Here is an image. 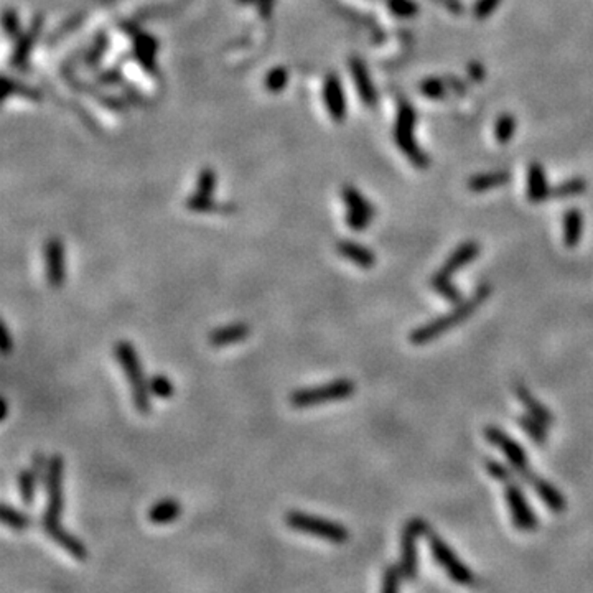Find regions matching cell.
Segmentation results:
<instances>
[{
    "instance_id": "obj_1",
    "label": "cell",
    "mask_w": 593,
    "mask_h": 593,
    "mask_svg": "<svg viewBox=\"0 0 593 593\" xmlns=\"http://www.w3.org/2000/svg\"><path fill=\"white\" fill-rule=\"evenodd\" d=\"M63 473L64 460L60 454H55L48 460V471L45 478L46 489V508L41 516V529L48 538L58 544L60 547L76 560L88 559V549L76 536L68 532L62 526V515L64 510V494H63Z\"/></svg>"
},
{
    "instance_id": "obj_2",
    "label": "cell",
    "mask_w": 593,
    "mask_h": 593,
    "mask_svg": "<svg viewBox=\"0 0 593 593\" xmlns=\"http://www.w3.org/2000/svg\"><path fill=\"white\" fill-rule=\"evenodd\" d=\"M489 295H491V286L483 284V286L476 288L475 293L470 298L461 300L460 303H455V308L452 312H448V314L415 328L409 336L410 343L415 344V347H420V344H427L428 342H432V340L447 333L448 330L454 328V326L468 319L476 308L482 305L484 300H488Z\"/></svg>"
},
{
    "instance_id": "obj_3",
    "label": "cell",
    "mask_w": 593,
    "mask_h": 593,
    "mask_svg": "<svg viewBox=\"0 0 593 593\" xmlns=\"http://www.w3.org/2000/svg\"><path fill=\"white\" fill-rule=\"evenodd\" d=\"M114 356L123 366L124 375L127 377L135 409L139 414L148 415L152 410V394L148 389V379L144 376L137 349L134 348L132 343L123 340V342L114 344Z\"/></svg>"
},
{
    "instance_id": "obj_4",
    "label": "cell",
    "mask_w": 593,
    "mask_h": 593,
    "mask_svg": "<svg viewBox=\"0 0 593 593\" xmlns=\"http://www.w3.org/2000/svg\"><path fill=\"white\" fill-rule=\"evenodd\" d=\"M354 391H356L354 382L347 379V377H342V379H335L321 386L302 387V389L293 391L288 396V403L295 409H307L314 407V405L349 399L354 394Z\"/></svg>"
},
{
    "instance_id": "obj_5",
    "label": "cell",
    "mask_w": 593,
    "mask_h": 593,
    "mask_svg": "<svg viewBox=\"0 0 593 593\" xmlns=\"http://www.w3.org/2000/svg\"><path fill=\"white\" fill-rule=\"evenodd\" d=\"M286 524L292 531L315 536V538L325 539L333 544H344L349 539V531L347 529V526L325 519V517L312 516L303 511H287Z\"/></svg>"
},
{
    "instance_id": "obj_6",
    "label": "cell",
    "mask_w": 593,
    "mask_h": 593,
    "mask_svg": "<svg viewBox=\"0 0 593 593\" xmlns=\"http://www.w3.org/2000/svg\"><path fill=\"white\" fill-rule=\"evenodd\" d=\"M415 124H417V114L410 104H400L398 119H396L394 139L398 147L405 153L410 163L417 168H427L431 165V158L426 152L417 146L415 140Z\"/></svg>"
},
{
    "instance_id": "obj_7",
    "label": "cell",
    "mask_w": 593,
    "mask_h": 593,
    "mask_svg": "<svg viewBox=\"0 0 593 593\" xmlns=\"http://www.w3.org/2000/svg\"><path fill=\"white\" fill-rule=\"evenodd\" d=\"M484 437L489 443H493L494 447H498L503 452V455L506 456L508 463L512 470L516 471L517 478H521L522 482H529V478L534 475V471L531 470L529 465V455L526 454V450L522 445L515 438L508 435L506 432L496 426H489L484 428Z\"/></svg>"
},
{
    "instance_id": "obj_8",
    "label": "cell",
    "mask_w": 593,
    "mask_h": 593,
    "mask_svg": "<svg viewBox=\"0 0 593 593\" xmlns=\"http://www.w3.org/2000/svg\"><path fill=\"white\" fill-rule=\"evenodd\" d=\"M427 538H428V547H431L433 559L440 564V567L447 572V575L450 577L455 583H460V585H473L475 583L473 572H471L470 568L466 567L459 557H456L454 549H452L450 545L440 538V536L433 534V532L431 531L427 532Z\"/></svg>"
},
{
    "instance_id": "obj_9",
    "label": "cell",
    "mask_w": 593,
    "mask_h": 593,
    "mask_svg": "<svg viewBox=\"0 0 593 593\" xmlns=\"http://www.w3.org/2000/svg\"><path fill=\"white\" fill-rule=\"evenodd\" d=\"M428 524L424 519L409 521L404 526L403 536H400V571L404 573V578L407 580H415L419 572V557H417V539L420 536H427Z\"/></svg>"
},
{
    "instance_id": "obj_10",
    "label": "cell",
    "mask_w": 593,
    "mask_h": 593,
    "mask_svg": "<svg viewBox=\"0 0 593 593\" xmlns=\"http://www.w3.org/2000/svg\"><path fill=\"white\" fill-rule=\"evenodd\" d=\"M504 494H506V503L510 508L512 524L522 532H534L538 529L539 521L536 517L534 510L522 493V488L516 480L504 483Z\"/></svg>"
},
{
    "instance_id": "obj_11",
    "label": "cell",
    "mask_w": 593,
    "mask_h": 593,
    "mask_svg": "<svg viewBox=\"0 0 593 593\" xmlns=\"http://www.w3.org/2000/svg\"><path fill=\"white\" fill-rule=\"evenodd\" d=\"M342 198L347 204V224L353 231H364L370 226L376 216V208L371 202H368L366 196L354 186H344L342 190Z\"/></svg>"
},
{
    "instance_id": "obj_12",
    "label": "cell",
    "mask_w": 593,
    "mask_h": 593,
    "mask_svg": "<svg viewBox=\"0 0 593 593\" xmlns=\"http://www.w3.org/2000/svg\"><path fill=\"white\" fill-rule=\"evenodd\" d=\"M45 267L46 280L51 287H62L67 279V265H64V246L62 239L51 237L45 244Z\"/></svg>"
},
{
    "instance_id": "obj_13",
    "label": "cell",
    "mask_w": 593,
    "mask_h": 593,
    "mask_svg": "<svg viewBox=\"0 0 593 593\" xmlns=\"http://www.w3.org/2000/svg\"><path fill=\"white\" fill-rule=\"evenodd\" d=\"M323 101L325 107L335 123H343L347 118V95H344L343 84L338 74L331 73L326 76L323 84Z\"/></svg>"
},
{
    "instance_id": "obj_14",
    "label": "cell",
    "mask_w": 593,
    "mask_h": 593,
    "mask_svg": "<svg viewBox=\"0 0 593 593\" xmlns=\"http://www.w3.org/2000/svg\"><path fill=\"white\" fill-rule=\"evenodd\" d=\"M480 251H482V247H480L478 242L475 241L463 242V244H460L454 252H452L450 258L445 260V264H443L442 269L438 270V274L452 279V275H454L455 272H459V270L466 267L471 260L478 258Z\"/></svg>"
},
{
    "instance_id": "obj_15",
    "label": "cell",
    "mask_w": 593,
    "mask_h": 593,
    "mask_svg": "<svg viewBox=\"0 0 593 593\" xmlns=\"http://www.w3.org/2000/svg\"><path fill=\"white\" fill-rule=\"evenodd\" d=\"M249 333L251 326L246 321H235V323L218 326V328L211 330V333L208 335V343L213 348H224L242 342V340L249 336Z\"/></svg>"
},
{
    "instance_id": "obj_16",
    "label": "cell",
    "mask_w": 593,
    "mask_h": 593,
    "mask_svg": "<svg viewBox=\"0 0 593 593\" xmlns=\"http://www.w3.org/2000/svg\"><path fill=\"white\" fill-rule=\"evenodd\" d=\"M349 71H351L353 83L354 86H356L361 101L366 106H375L377 101V92L375 84L371 81V74L368 71L366 64L359 58H353L351 62H349Z\"/></svg>"
},
{
    "instance_id": "obj_17",
    "label": "cell",
    "mask_w": 593,
    "mask_h": 593,
    "mask_svg": "<svg viewBox=\"0 0 593 593\" xmlns=\"http://www.w3.org/2000/svg\"><path fill=\"white\" fill-rule=\"evenodd\" d=\"M552 196L545 170L540 163H531L527 168V200L531 203H544Z\"/></svg>"
},
{
    "instance_id": "obj_18",
    "label": "cell",
    "mask_w": 593,
    "mask_h": 593,
    "mask_svg": "<svg viewBox=\"0 0 593 593\" xmlns=\"http://www.w3.org/2000/svg\"><path fill=\"white\" fill-rule=\"evenodd\" d=\"M534 489L536 494L543 499L545 506L549 508L550 511L554 512H562L567 510V501L566 498H564V494L559 491L557 488L554 487L552 483H549L547 480L540 478L539 475H532L529 478V482H527Z\"/></svg>"
},
{
    "instance_id": "obj_19",
    "label": "cell",
    "mask_w": 593,
    "mask_h": 593,
    "mask_svg": "<svg viewBox=\"0 0 593 593\" xmlns=\"http://www.w3.org/2000/svg\"><path fill=\"white\" fill-rule=\"evenodd\" d=\"M336 252L344 259H348L349 263L361 269H372L376 264V254L372 252L370 247L359 244L354 241H338L336 242Z\"/></svg>"
},
{
    "instance_id": "obj_20",
    "label": "cell",
    "mask_w": 593,
    "mask_h": 593,
    "mask_svg": "<svg viewBox=\"0 0 593 593\" xmlns=\"http://www.w3.org/2000/svg\"><path fill=\"white\" fill-rule=\"evenodd\" d=\"M583 236V213L577 208L567 209L562 219V237L567 247H577Z\"/></svg>"
},
{
    "instance_id": "obj_21",
    "label": "cell",
    "mask_w": 593,
    "mask_h": 593,
    "mask_svg": "<svg viewBox=\"0 0 593 593\" xmlns=\"http://www.w3.org/2000/svg\"><path fill=\"white\" fill-rule=\"evenodd\" d=\"M516 396L517 399H519V403L524 405L526 412L529 414L531 417L540 420V422L547 427L552 426L555 422V417L549 412V409L545 407L543 403H539V400L536 399V396L532 394L526 386H516Z\"/></svg>"
},
{
    "instance_id": "obj_22",
    "label": "cell",
    "mask_w": 593,
    "mask_h": 593,
    "mask_svg": "<svg viewBox=\"0 0 593 593\" xmlns=\"http://www.w3.org/2000/svg\"><path fill=\"white\" fill-rule=\"evenodd\" d=\"M181 515V506L180 503L174 498H165L162 501H157L153 506L148 510V521L152 524H168V522H174L180 517Z\"/></svg>"
},
{
    "instance_id": "obj_23",
    "label": "cell",
    "mask_w": 593,
    "mask_h": 593,
    "mask_svg": "<svg viewBox=\"0 0 593 593\" xmlns=\"http://www.w3.org/2000/svg\"><path fill=\"white\" fill-rule=\"evenodd\" d=\"M511 180V175L506 170L488 172V174H480L471 176L468 180V190L473 193H484V191L499 188Z\"/></svg>"
},
{
    "instance_id": "obj_24",
    "label": "cell",
    "mask_w": 593,
    "mask_h": 593,
    "mask_svg": "<svg viewBox=\"0 0 593 593\" xmlns=\"http://www.w3.org/2000/svg\"><path fill=\"white\" fill-rule=\"evenodd\" d=\"M517 426L527 433V437L532 442L538 443V445H545V442H547V426H544L540 420L531 417L529 414L519 415L517 417Z\"/></svg>"
},
{
    "instance_id": "obj_25",
    "label": "cell",
    "mask_w": 593,
    "mask_h": 593,
    "mask_svg": "<svg viewBox=\"0 0 593 593\" xmlns=\"http://www.w3.org/2000/svg\"><path fill=\"white\" fill-rule=\"evenodd\" d=\"M17 482H18V491H20L22 503L25 504L27 508H32L35 503L36 484H39V480H36L35 473L32 470H20L18 471Z\"/></svg>"
},
{
    "instance_id": "obj_26",
    "label": "cell",
    "mask_w": 593,
    "mask_h": 593,
    "mask_svg": "<svg viewBox=\"0 0 593 593\" xmlns=\"http://www.w3.org/2000/svg\"><path fill=\"white\" fill-rule=\"evenodd\" d=\"M0 516H2L4 524H7L11 529L17 531V532H23L27 531L28 527L32 526V517L25 515V512L17 510V508L11 506V504L4 503L2 504V511H0Z\"/></svg>"
},
{
    "instance_id": "obj_27",
    "label": "cell",
    "mask_w": 593,
    "mask_h": 593,
    "mask_svg": "<svg viewBox=\"0 0 593 593\" xmlns=\"http://www.w3.org/2000/svg\"><path fill=\"white\" fill-rule=\"evenodd\" d=\"M431 286L438 295L443 297L450 303H460L461 300H463L460 291L454 286V282H452L450 277H445V275L435 272L431 280Z\"/></svg>"
},
{
    "instance_id": "obj_28",
    "label": "cell",
    "mask_w": 593,
    "mask_h": 593,
    "mask_svg": "<svg viewBox=\"0 0 593 593\" xmlns=\"http://www.w3.org/2000/svg\"><path fill=\"white\" fill-rule=\"evenodd\" d=\"M516 129L517 120L515 116L510 114V112H504V114L498 118L496 124H494V139H496L499 144H508L515 137Z\"/></svg>"
},
{
    "instance_id": "obj_29",
    "label": "cell",
    "mask_w": 593,
    "mask_h": 593,
    "mask_svg": "<svg viewBox=\"0 0 593 593\" xmlns=\"http://www.w3.org/2000/svg\"><path fill=\"white\" fill-rule=\"evenodd\" d=\"M419 90L420 95L428 99H443L450 92V86H448V81H443L440 78H427L420 83Z\"/></svg>"
},
{
    "instance_id": "obj_30",
    "label": "cell",
    "mask_w": 593,
    "mask_h": 593,
    "mask_svg": "<svg viewBox=\"0 0 593 593\" xmlns=\"http://www.w3.org/2000/svg\"><path fill=\"white\" fill-rule=\"evenodd\" d=\"M585 190H587V181L583 179H578V176H575V179L566 180V181H562L560 185L555 186V188L552 190V196H554V198L564 200V198H571V196H577V195L585 193Z\"/></svg>"
},
{
    "instance_id": "obj_31",
    "label": "cell",
    "mask_w": 593,
    "mask_h": 593,
    "mask_svg": "<svg viewBox=\"0 0 593 593\" xmlns=\"http://www.w3.org/2000/svg\"><path fill=\"white\" fill-rule=\"evenodd\" d=\"M148 389H151V394L158 399H170L175 392L174 382L165 375H153L148 377Z\"/></svg>"
},
{
    "instance_id": "obj_32",
    "label": "cell",
    "mask_w": 593,
    "mask_h": 593,
    "mask_svg": "<svg viewBox=\"0 0 593 593\" xmlns=\"http://www.w3.org/2000/svg\"><path fill=\"white\" fill-rule=\"evenodd\" d=\"M403 577H404V573H403V571H400L399 566H387L384 573H382L381 592L382 593H396V592H398Z\"/></svg>"
},
{
    "instance_id": "obj_33",
    "label": "cell",
    "mask_w": 593,
    "mask_h": 593,
    "mask_svg": "<svg viewBox=\"0 0 593 593\" xmlns=\"http://www.w3.org/2000/svg\"><path fill=\"white\" fill-rule=\"evenodd\" d=\"M484 466H487L488 475L491 476V478L496 480V482L503 483V484L508 483V482H512V480L517 478V475H516L515 470L510 468V466L499 463V461L487 460V463H484Z\"/></svg>"
},
{
    "instance_id": "obj_34",
    "label": "cell",
    "mask_w": 593,
    "mask_h": 593,
    "mask_svg": "<svg viewBox=\"0 0 593 593\" xmlns=\"http://www.w3.org/2000/svg\"><path fill=\"white\" fill-rule=\"evenodd\" d=\"M216 172L213 168H203L202 174L198 176V181H196V195L213 196L214 190H216Z\"/></svg>"
},
{
    "instance_id": "obj_35",
    "label": "cell",
    "mask_w": 593,
    "mask_h": 593,
    "mask_svg": "<svg viewBox=\"0 0 593 593\" xmlns=\"http://www.w3.org/2000/svg\"><path fill=\"white\" fill-rule=\"evenodd\" d=\"M387 7L394 15L403 18H412L419 13V6L414 0H387Z\"/></svg>"
},
{
    "instance_id": "obj_36",
    "label": "cell",
    "mask_w": 593,
    "mask_h": 593,
    "mask_svg": "<svg viewBox=\"0 0 593 593\" xmlns=\"http://www.w3.org/2000/svg\"><path fill=\"white\" fill-rule=\"evenodd\" d=\"M48 460L50 459H46L45 454H41V452H35L34 456H32L30 470L35 473L39 483H45L46 471H48Z\"/></svg>"
},
{
    "instance_id": "obj_37",
    "label": "cell",
    "mask_w": 593,
    "mask_h": 593,
    "mask_svg": "<svg viewBox=\"0 0 593 593\" xmlns=\"http://www.w3.org/2000/svg\"><path fill=\"white\" fill-rule=\"evenodd\" d=\"M287 78H288L287 69L275 68L267 74V81H265V86H267L270 91H280L287 84Z\"/></svg>"
},
{
    "instance_id": "obj_38",
    "label": "cell",
    "mask_w": 593,
    "mask_h": 593,
    "mask_svg": "<svg viewBox=\"0 0 593 593\" xmlns=\"http://www.w3.org/2000/svg\"><path fill=\"white\" fill-rule=\"evenodd\" d=\"M499 2H501V0H476L473 7L475 18H478V20H484V18H488L494 11H496Z\"/></svg>"
},
{
    "instance_id": "obj_39",
    "label": "cell",
    "mask_w": 593,
    "mask_h": 593,
    "mask_svg": "<svg viewBox=\"0 0 593 593\" xmlns=\"http://www.w3.org/2000/svg\"><path fill=\"white\" fill-rule=\"evenodd\" d=\"M4 27H6L8 35L18 36V34H20V20H18L15 12L6 11V13H4Z\"/></svg>"
},
{
    "instance_id": "obj_40",
    "label": "cell",
    "mask_w": 593,
    "mask_h": 593,
    "mask_svg": "<svg viewBox=\"0 0 593 593\" xmlns=\"http://www.w3.org/2000/svg\"><path fill=\"white\" fill-rule=\"evenodd\" d=\"M466 73H468V78L471 79V81H475V83H482L484 76H487V69H484L482 63H476V62L468 64V68H466Z\"/></svg>"
},
{
    "instance_id": "obj_41",
    "label": "cell",
    "mask_w": 593,
    "mask_h": 593,
    "mask_svg": "<svg viewBox=\"0 0 593 593\" xmlns=\"http://www.w3.org/2000/svg\"><path fill=\"white\" fill-rule=\"evenodd\" d=\"M12 348H13V342H12L11 331H8L6 323H2V340H0V349H2L4 354H8L12 351Z\"/></svg>"
},
{
    "instance_id": "obj_42",
    "label": "cell",
    "mask_w": 593,
    "mask_h": 593,
    "mask_svg": "<svg viewBox=\"0 0 593 593\" xmlns=\"http://www.w3.org/2000/svg\"><path fill=\"white\" fill-rule=\"evenodd\" d=\"M2 419H6L7 417V414H8V404H7V399H4L2 400Z\"/></svg>"
}]
</instances>
